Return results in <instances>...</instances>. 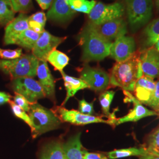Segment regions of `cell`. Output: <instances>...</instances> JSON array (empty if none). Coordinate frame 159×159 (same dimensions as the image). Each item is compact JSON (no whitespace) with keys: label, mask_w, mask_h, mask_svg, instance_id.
<instances>
[{"label":"cell","mask_w":159,"mask_h":159,"mask_svg":"<svg viewBox=\"0 0 159 159\" xmlns=\"http://www.w3.org/2000/svg\"><path fill=\"white\" fill-rule=\"evenodd\" d=\"M77 39L82 48L81 60L83 62L100 61L110 56L112 43L97 34L89 23L80 32Z\"/></svg>","instance_id":"1"},{"label":"cell","mask_w":159,"mask_h":159,"mask_svg":"<svg viewBox=\"0 0 159 159\" xmlns=\"http://www.w3.org/2000/svg\"><path fill=\"white\" fill-rule=\"evenodd\" d=\"M140 56L136 52L125 61L116 62L109 74L110 85L123 91H134L137 81L143 75Z\"/></svg>","instance_id":"2"},{"label":"cell","mask_w":159,"mask_h":159,"mask_svg":"<svg viewBox=\"0 0 159 159\" xmlns=\"http://www.w3.org/2000/svg\"><path fill=\"white\" fill-rule=\"evenodd\" d=\"M131 33L135 34L149 23L153 16V0H123Z\"/></svg>","instance_id":"3"},{"label":"cell","mask_w":159,"mask_h":159,"mask_svg":"<svg viewBox=\"0 0 159 159\" xmlns=\"http://www.w3.org/2000/svg\"><path fill=\"white\" fill-rule=\"evenodd\" d=\"M29 115L31 121V135L35 139L49 131L59 128L62 121L56 113L38 102L31 104Z\"/></svg>","instance_id":"4"},{"label":"cell","mask_w":159,"mask_h":159,"mask_svg":"<svg viewBox=\"0 0 159 159\" xmlns=\"http://www.w3.org/2000/svg\"><path fill=\"white\" fill-rule=\"evenodd\" d=\"M39 60L33 54H23L12 60L0 59V70L11 79L20 77H34Z\"/></svg>","instance_id":"5"},{"label":"cell","mask_w":159,"mask_h":159,"mask_svg":"<svg viewBox=\"0 0 159 159\" xmlns=\"http://www.w3.org/2000/svg\"><path fill=\"white\" fill-rule=\"evenodd\" d=\"M125 14V7L123 2L117 1L110 4L98 2L89 14V22L97 25L123 18Z\"/></svg>","instance_id":"6"},{"label":"cell","mask_w":159,"mask_h":159,"mask_svg":"<svg viewBox=\"0 0 159 159\" xmlns=\"http://www.w3.org/2000/svg\"><path fill=\"white\" fill-rule=\"evenodd\" d=\"M53 111V110H52ZM61 121L67 122L74 125H86L91 123H105L115 126L116 118L104 120L102 117L87 115L75 110H67L64 107H57L53 111Z\"/></svg>","instance_id":"7"},{"label":"cell","mask_w":159,"mask_h":159,"mask_svg":"<svg viewBox=\"0 0 159 159\" xmlns=\"http://www.w3.org/2000/svg\"><path fill=\"white\" fill-rule=\"evenodd\" d=\"M11 87L15 93L22 95L31 104L46 97L39 82L31 77H25L12 80Z\"/></svg>","instance_id":"8"},{"label":"cell","mask_w":159,"mask_h":159,"mask_svg":"<svg viewBox=\"0 0 159 159\" xmlns=\"http://www.w3.org/2000/svg\"><path fill=\"white\" fill-rule=\"evenodd\" d=\"M80 78L89 89L96 93L105 91L110 85V75L102 68L91 67L86 64L80 71Z\"/></svg>","instance_id":"9"},{"label":"cell","mask_w":159,"mask_h":159,"mask_svg":"<svg viewBox=\"0 0 159 159\" xmlns=\"http://www.w3.org/2000/svg\"><path fill=\"white\" fill-rule=\"evenodd\" d=\"M88 23L97 34L111 43L120 37L125 35L127 33L128 24L123 18L97 25L89 21Z\"/></svg>","instance_id":"10"},{"label":"cell","mask_w":159,"mask_h":159,"mask_svg":"<svg viewBox=\"0 0 159 159\" xmlns=\"http://www.w3.org/2000/svg\"><path fill=\"white\" fill-rule=\"evenodd\" d=\"M67 37H57L44 31L40 34L32 51V54L39 61H47V57L52 51L56 50L58 46L66 40Z\"/></svg>","instance_id":"11"},{"label":"cell","mask_w":159,"mask_h":159,"mask_svg":"<svg viewBox=\"0 0 159 159\" xmlns=\"http://www.w3.org/2000/svg\"><path fill=\"white\" fill-rule=\"evenodd\" d=\"M136 43L134 39L125 35L117 38L112 43L110 56L116 62H121L132 57L136 53Z\"/></svg>","instance_id":"12"},{"label":"cell","mask_w":159,"mask_h":159,"mask_svg":"<svg viewBox=\"0 0 159 159\" xmlns=\"http://www.w3.org/2000/svg\"><path fill=\"white\" fill-rule=\"evenodd\" d=\"M123 92L125 95V102H133V108L125 116L116 119L115 125H119L126 122H136L148 116H157L155 111L150 110L145 107L142 103L140 102L130 92L127 91H123Z\"/></svg>","instance_id":"13"},{"label":"cell","mask_w":159,"mask_h":159,"mask_svg":"<svg viewBox=\"0 0 159 159\" xmlns=\"http://www.w3.org/2000/svg\"><path fill=\"white\" fill-rule=\"evenodd\" d=\"M143 75L152 79L159 77V51L154 47L143 51L140 56Z\"/></svg>","instance_id":"14"},{"label":"cell","mask_w":159,"mask_h":159,"mask_svg":"<svg viewBox=\"0 0 159 159\" xmlns=\"http://www.w3.org/2000/svg\"><path fill=\"white\" fill-rule=\"evenodd\" d=\"M37 76L45 96L56 102L55 80L46 61H39L37 69Z\"/></svg>","instance_id":"15"},{"label":"cell","mask_w":159,"mask_h":159,"mask_svg":"<svg viewBox=\"0 0 159 159\" xmlns=\"http://www.w3.org/2000/svg\"><path fill=\"white\" fill-rule=\"evenodd\" d=\"M76 14L71 9L66 0H53L46 16L53 22L65 24L71 20Z\"/></svg>","instance_id":"16"},{"label":"cell","mask_w":159,"mask_h":159,"mask_svg":"<svg viewBox=\"0 0 159 159\" xmlns=\"http://www.w3.org/2000/svg\"><path fill=\"white\" fill-rule=\"evenodd\" d=\"M29 17L24 13H20L12 22L6 26L3 39L4 45L14 44L17 37L29 29Z\"/></svg>","instance_id":"17"},{"label":"cell","mask_w":159,"mask_h":159,"mask_svg":"<svg viewBox=\"0 0 159 159\" xmlns=\"http://www.w3.org/2000/svg\"><path fill=\"white\" fill-rule=\"evenodd\" d=\"M156 88V81L147 76L143 75L137 81L134 87V94L143 104L148 106L150 102Z\"/></svg>","instance_id":"18"},{"label":"cell","mask_w":159,"mask_h":159,"mask_svg":"<svg viewBox=\"0 0 159 159\" xmlns=\"http://www.w3.org/2000/svg\"><path fill=\"white\" fill-rule=\"evenodd\" d=\"M81 133L70 137L64 143V149L67 159H84L85 150L80 140Z\"/></svg>","instance_id":"19"},{"label":"cell","mask_w":159,"mask_h":159,"mask_svg":"<svg viewBox=\"0 0 159 159\" xmlns=\"http://www.w3.org/2000/svg\"><path fill=\"white\" fill-rule=\"evenodd\" d=\"M143 51L153 47L159 39V17L148 23L142 33Z\"/></svg>","instance_id":"20"},{"label":"cell","mask_w":159,"mask_h":159,"mask_svg":"<svg viewBox=\"0 0 159 159\" xmlns=\"http://www.w3.org/2000/svg\"><path fill=\"white\" fill-rule=\"evenodd\" d=\"M63 77L65 88L66 89V97L64 102L62 104L64 106L68 102L70 98L74 96V95L80 90L85 89L88 87V85L85 82L80 78H76L66 74L64 71L61 73Z\"/></svg>","instance_id":"21"},{"label":"cell","mask_w":159,"mask_h":159,"mask_svg":"<svg viewBox=\"0 0 159 159\" xmlns=\"http://www.w3.org/2000/svg\"><path fill=\"white\" fill-rule=\"evenodd\" d=\"M40 159H67L64 143L54 140L46 144L41 150Z\"/></svg>","instance_id":"22"},{"label":"cell","mask_w":159,"mask_h":159,"mask_svg":"<svg viewBox=\"0 0 159 159\" xmlns=\"http://www.w3.org/2000/svg\"><path fill=\"white\" fill-rule=\"evenodd\" d=\"M40 36V34L31 29H27L17 37L14 44L27 50H32Z\"/></svg>","instance_id":"23"},{"label":"cell","mask_w":159,"mask_h":159,"mask_svg":"<svg viewBox=\"0 0 159 159\" xmlns=\"http://www.w3.org/2000/svg\"><path fill=\"white\" fill-rule=\"evenodd\" d=\"M148 153L144 147L130 148L119 150H114L106 154L108 159H117L130 156H143Z\"/></svg>","instance_id":"24"},{"label":"cell","mask_w":159,"mask_h":159,"mask_svg":"<svg viewBox=\"0 0 159 159\" xmlns=\"http://www.w3.org/2000/svg\"><path fill=\"white\" fill-rule=\"evenodd\" d=\"M47 61L49 62L54 67L55 70L63 73L64 68L70 61V58L61 51L54 50L47 57Z\"/></svg>","instance_id":"25"},{"label":"cell","mask_w":159,"mask_h":159,"mask_svg":"<svg viewBox=\"0 0 159 159\" xmlns=\"http://www.w3.org/2000/svg\"><path fill=\"white\" fill-rule=\"evenodd\" d=\"M16 13L10 0H0V27H6L12 22Z\"/></svg>","instance_id":"26"},{"label":"cell","mask_w":159,"mask_h":159,"mask_svg":"<svg viewBox=\"0 0 159 159\" xmlns=\"http://www.w3.org/2000/svg\"><path fill=\"white\" fill-rule=\"evenodd\" d=\"M66 1L72 10L88 15L97 3L95 0H66Z\"/></svg>","instance_id":"27"},{"label":"cell","mask_w":159,"mask_h":159,"mask_svg":"<svg viewBox=\"0 0 159 159\" xmlns=\"http://www.w3.org/2000/svg\"><path fill=\"white\" fill-rule=\"evenodd\" d=\"M115 95V91L112 90H106L102 92L98 97L99 102L102 107V113L108 117V119L116 118L114 113H110V107L111 103L113 100Z\"/></svg>","instance_id":"28"},{"label":"cell","mask_w":159,"mask_h":159,"mask_svg":"<svg viewBox=\"0 0 159 159\" xmlns=\"http://www.w3.org/2000/svg\"><path fill=\"white\" fill-rule=\"evenodd\" d=\"M143 147L146 149L148 153L159 156V127L148 135Z\"/></svg>","instance_id":"29"},{"label":"cell","mask_w":159,"mask_h":159,"mask_svg":"<svg viewBox=\"0 0 159 159\" xmlns=\"http://www.w3.org/2000/svg\"><path fill=\"white\" fill-rule=\"evenodd\" d=\"M10 1L16 12L26 14L33 8L32 0H10Z\"/></svg>","instance_id":"30"},{"label":"cell","mask_w":159,"mask_h":159,"mask_svg":"<svg viewBox=\"0 0 159 159\" xmlns=\"http://www.w3.org/2000/svg\"><path fill=\"white\" fill-rule=\"evenodd\" d=\"M9 104L11 106L12 111L13 114H14V116H16L18 118L23 120L31 128V126H32L31 121L29 114L27 113V112L25 111L23 109H22L21 107H20L19 106H18L12 101H10L9 102Z\"/></svg>","instance_id":"31"},{"label":"cell","mask_w":159,"mask_h":159,"mask_svg":"<svg viewBox=\"0 0 159 159\" xmlns=\"http://www.w3.org/2000/svg\"><path fill=\"white\" fill-rule=\"evenodd\" d=\"M23 54V50L21 48L15 50H7L0 48V58L2 60L15 59L21 57Z\"/></svg>","instance_id":"32"},{"label":"cell","mask_w":159,"mask_h":159,"mask_svg":"<svg viewBox=\"0 0 159 159\" xmlns=\"http://www.w3.org/2000/svg\"><path fill=\"white\" fill-rule=\"evenodd\" d=\"M93 102H89L84 99L79 101V111L81 113L93 116L94 114Z\"/></svg>","instance_id":"33"},{"label":"cell","mask_w":159,"mask_h":159,"mask_svg":"<svg viewBox=\"0 0 159 159\" xmlns=\"http://www.w3.org/2000/svg\"><path fill=\"white\" fill-rule=\"evenodd\" d=\"M14 102L23 109L25 111L29 112L30 110L31 104L27 101V100L21 94L18 93H15V96L13 97Z\"/></svg>","instance_id":"34"},{"label":"cell","mask_w":159,"mask_h":159,"mask_svg":"<svg viewBox=\"0 0 159 159\" xmlns=\"http://www.w3.org/2000/svg\"><path fill=\"white\" fill-rule=\"evenodd\" d=\"M148 106L150 107L154 111L156 112L157 111L159 108V80L156 81V88L154 91L153 95L152 98L148 105Z\"/></svg>","instance_id":"35"},{"label":"cell","mask_w":159,"mask_h":159,"mask_svg":"<svg viewBox=\"0 0 159 159\" xmlns=\"http://www.w3.org/2000/svg\"><path fill=\"white\" fill-rule=\"evenodd\" d=\"M29 20L39 23L45 27L47 21V16L46 14L43 12H37L33 15H31L30 17H29Z\"/></svg>","instance_id":"36"},{"label":"cell","mask_w":159,"mask_h":159,"mask_svg":"<svg viewBox=\"0 0 159 159\" xmlns=\"http://www.w3.org/2000/svg\"><path fill=\"white\" fill-rule=\"evenodd\" d=\"M29 29L33 30L35 32L39 33V34H41L43 33L45 30H44V27L41 25L40 24L36 23L34 21L32 20H29Z\"/></svg>","instance_id":"37"},{"label":"cell","mask_w":159,"mask_h":159,"mask_svg":"<svg viewBox=\"0 0 159 159\" xmlns=\"http://www.w3.org/2000/svg\"><path fill=\"white\" fill-rule=\"evenodd\" d=\"M84 159H108L107 155L99 153H89L85 152Z\"/></svg>","instance_id":"38"},{"label":"cell","mask_w":159,"mask_h":159,"mask_svg":"<svg viewBox=\"0 0 159 159\" xmlns=\"http://www.w3.org/2000/svg\"><path fill=\"white\" fill-rule=\"evenodd\" d=\"M12 96L8 93L0 91V106L11 101Z\"/></svg>","instance_id":"39"},{"label":"cell","mask_w":159,"mask_h":159,"mask_svg":"<svg viewBox=\"0 0 159 159\" xmlns=\"http://www.w3.org/2000/svg\"><path fill=\"white\" fill-rule=\"evenodd\" d=\"M41 8L43 10H46L50 8L53 0H35Z\"/></svg>","instance_id":"40"},{"label":"cell","mask_w":159,"mask_h":159,"mask_svg":"<svg viewBox=\"0 0 159 159\" xmlns=\"http://www.w3.org/2000/svg\"><path fill=\"white\" fill-rule=\"evenodd\" d=\"M139 159H159V156L148 153L144 156H140Z\"/></svg>","instance_id":"41"},{"label":"cell","mask_w":159,"mask_h":159,"mask_svg":"<svg viewBox=\"0 0 159 159\" xmlns=\"http://www.w3.org/2000/svg\"><path fill=\"white\" fill-rule=\"evenodd\" d=\"M154 3L157 11L159 12V0H154Z\"/></svg>","instance_id":"42"},{"label":"cell","mask_w":159,"mask_h":159,"mask_svg":"<svg viewBox=\"0 0 159 159\" xmlns=\"http://www.w3.org/2000/svg\"><path fill=\"white\" fill-rule=\"evenodd\" d=\"M153 47L157 51H159V39L157 40V41L156 42V43L154 44V46Z\"/></svg>","instance_id":"43"},{"label":"cell","mask_w":159,"mask_h":159,"mask_svg":"<svg viewBox=\"0 0 159 159\" xmlns=\"http://www.w3.org/2000/svg\"><path fill=\"white\" fill-rule=\"evenodd\" d=\"M156 113H157V116H159V108L158 110H157V111H156Z\"/></svg>","instance_id":"44"}]
</instances>
